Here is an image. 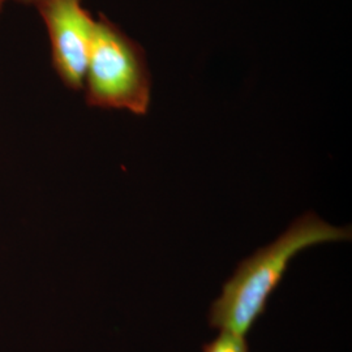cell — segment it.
Returning a JSON list of instances; mask_svg holds the SVG:
<instances>
[{"mask_svg":"<svg viewBox=\"0 0 352 352\" xmlns=\"http://www.w3.org/2000/svg\"><path fill=\"white\" fill-rule=\"evenodd\" d=\"M350 227H336L314 212L302 214L277 239L243 260L214 300L209 322L214 329L245 338L264 315L291 261L317 244L351 239Z\"/></svg>","mask_w":352,"mask_h":352,"instance_id":"obj_1","label":"cell"},{"mask_svg":"<svg viewBox=\"0 0 352 352\" xmlns=\"http://www.w3.org/2000/svg\"><path fill=\"white\" fill-rule=\"evenodd\" d=\"M84 87L89 106L145 115L151 78L145 52L138 42L101 16L89 56Z\"/></svg>","mask_w":352,"mask_h":352,"instance_id":"obj_2","label":"cell"},{"mask_svg":"<svg viewBox=\"0 0 352 352\" xmlns=\"http://www.w3.org/2000/svg\"><path fill=\"white\" fill-rule=\"evenodd\" d=\"M82 0H43L36 7L50 39L51 62L64 85L84 88L97 20Z\"/></svg>","mask_w":352,"mask_h":352,"instance_id":"obj_3","label":"cell"},{"mask_svg":"<svg viewBox=\"0 0 352 352\" xmlns=\"http://www.w3.org/2000/svg\"><path fill=\"white\" fill-rule=\"evenodd\" d=\"M202 352H250V349L245 338L221 331L215 340L204 346Z\"/></svg>","mask_w":352,"mask_h":352,"instance_id":"obj_4","label":"cell"},{"mask_svg":"<svg viewBox=\"0 0 352 352\" xmlns=\"http://www.w3.org/2000/svg\"><path fill=\"white\" fill-rule=\"evenodd\" d=\"M10 1H16L19 4H25V6H33L36 8L43 0H10Z\"/></svg>","mask_w":352,"mask_h":352,"instance_id":"obj_5","label":"cell"},{"mask_svg":"<svg viewBox=\"0 0 352 352\" xmlns=\"http://www.w3.org/2000/svg\"><path fill=\"white\" fill-rule=\"evenodd\" d=\"M10 0H0V14L3 12V10H4V7H6V4L8 3Z\"/></svg>","mask_w":352,"mask_h":352,"instance_id":"obj_6","label":"cell"}]
</instances>
